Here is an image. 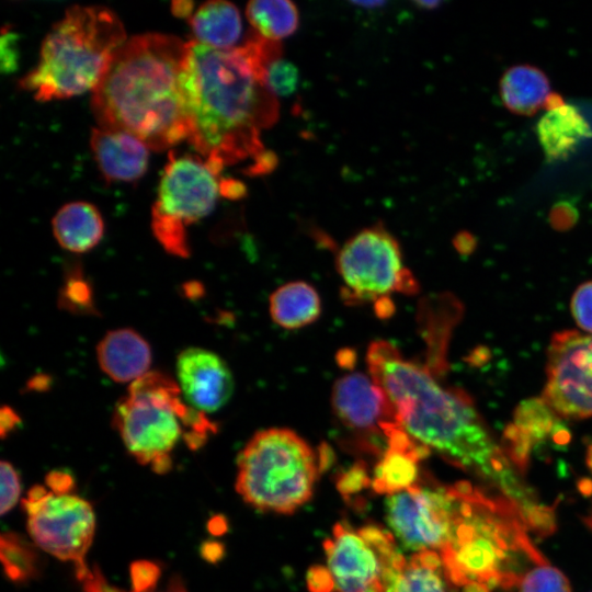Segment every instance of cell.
I'll list each match as a JSON object with an SVG mask.
<instances>
[{"label": "cell", "instance_id": "obj_26", "mask_svg": "<svg viewBox=\"0 0 592 592\" xmlns=\"http://www.w3.org/2000/svg\"><path fill=\"white\" fill-rule=\"evenodd\" d=\"M1 561L7 576L15 582L35 578L41 570V559L34 546L13 533L1 536Z\"/></svg>", "mask_w": 592, "mask_h": 592}, {"label": "cell", "instance_id": "obj_18", "mask_svg": "<svg viewBox=\"0 0 592 592\" xmlns=\"http://www.w3.org/2000/svg\"><path fill=\"white\" fill-rule=\"evenodd\" d=\"M96 358L102 372L111 379L133 383L150 372L152 355L141 334L130 328H118L100 340Z\"/></svg>", "mask_w": 592, "mask_h": 592}, {"label": "cell", "instance_id": "obj_5", "mask_svg": "<svg viewBox=\"0 0 592 592\" xmlns=\"http://www.w3.org/2000/svg\"><path fill=\"white\" fill-rule=\"evenodd\" d=\"M126 39L123 23L111 9L71 5L46 34L38 62L20 87L42 102L93 91Z\"/></svg>", "mask_w": 592, "mask_h": 592}, {"label": "cell", "instance_id": "obj_28", "mask_svg": "<svg viewBox=\"0 0 592 592\" xmlns=\"http://www.w3.org/2000/svg\"><path fill=\"white\" fill-rule=\"evenodd\" d=\"M517 585L519 592H571L567 577L546 561L524 572Z\"/></svg>", "mask_w": 592, "mask_h": 592}, {"label": "cell", "instance_id": "obj_12", "mask_svg": "<svg viewBox=\"0 0 592 592\" xmlns=\"http://www.w3.org/2000/svg\"><path fill=\"white\" fill-rule=\"evenodd\" d=\"M462 483L426 487L414 483L390 494L386 520L400 544L415 553L436 551L448 544L459 515Z\"/></svg>", "mask_w": 592, "mask_h": 592}, {"label": "cell", "instance_id": "obj_35", "mask_svg": "<svg viewBox=\"0 0 592 592\" xmlns=\"http://www.w3.org/2000/svg\"><path fill=\"white\" fill-rule=\"evenodd\" d=\"M307 587L309 592H333L335 590L330 571L321 566L308 570Z\"/></svg>", "mask_w": 592, "mask_h": 592}, {"label": "cell", "instance_id": "obj_11", "mask_svg": "<svg viewBox=\"0 0 592 592\" xmlns=\"http://www.w3.org/2000/svg\"><path fill=\"white\" fill-rule=\"evenodd\" d=\"M27 531L46 553L72 561L81 581L91 571L84 556L94 535V513L89 502L67 493L56 494L42 486L33 487L22 501Z\"/></svg>", "mask_w": 592, "mask_h": 592}, {"label": "cell", "instance_id": "obj_46", "mask_svg": "<svg viewBox=\"0 0 592 592\" xmlns=\"http://www.w3.org/2000/svg\"><path fill=\"white\" fill-rule=\"evenodd\" d=\"M415 3L423 9H433L440 4L437 1H418Z\"/></svg>", "mask_w": 592, "mask_h": 592}, {"label": "cell", "instance_id": "obj_24", "mask_svg": "<svg viewBox=\"0 0 592 592\" xmlns=\"http://www.w3.org/2000/svg\"><path fill=\"white\" fill-rule=\"evenodd\" d=\"M246 14L254 32L272 42L295 33L299 22L297 7L287 0L250 1Z\"/></svg>", "mask_w": 592, "mask_h": 592}, {"label": "cell", "instance_id": "obj_48", "mask_svg": "<svg viewBox=\"0 0 592 592\" xmlns=\"http://www.w3.org/2000/svg\"><path fill=\"white\" fill-rule=\"evenodd\" d=\"M173 592H185L182 587H180L175 581L174 585L172 587Z\"/></svg>", "mask_w": 592, "mask_h": 592}, {"label": "cell", "instance_id": "obj_16", "mask_svg": "<svg viewBox=\"0 0 592 592\" xmlns=\"http://www.w3.org/2000/svg\"><path fill=\"white\" fill-rule=\"evenodd\" d=\"M90 146L96 164L107 182H133L147 170L148 147L122 130L92 128Z\"/></svg>", "mask_w": 592, "mask_h": 592}, {"label": "cell", "instance_id": "obj_45", "mask_svg": "<svg viewBox=\"0 0 592 592\" xmlns=\"http://www.w3.org/2000/svg\"><path fill=\"white\" fill-rule=\"evenodd\" d=\"M355 4L360 5V7H365V8H368L371 9L372 7H379V5H383L384 2L382 1H358V2H355Z\"/></svg>", "mask_w": 592, "mask_h": 592}, {"label": "cell", "instance_id": "obj_25", "mask_svg": "<svg viewBox=\"0 0 592 592\" xmlns=\"http://www.w3.org/2000/svg\"><path fill=\"white\" fill-rule=\"evenodd\" d=\"M441 567L442 559L436 551L415 553L397 571L389 592H447Z\"/></svg>", "mask_w": 592, "mask_h": 592}, {"label": "cell", "instance_id": "obj_10", "mask_svg": "<svg viewBox=\"0 0 592 592\" xmlns=\"http://www.w3.org/2000/svg\"><path fill=\"white\" fill-rule=\"evenodd\" d=\"M323 547L338 592H389L406 561L394 536L375 525L354 530L340 522Z\"/></svg>", "mask_w": 592, "mask_h": 592}, {"label": "cell", "instance_id": "obj_15", "mask_svg": "<svg viewBox=\"0 0 592 592\" xmlns=\"http://www.w3.org/2000/svg\"><path fill=\"white\" fill-rule=\"evenodd\" d=\"M331 405L339 421L361 434L384 435V428L396 423L391 405L369 374L350 373L332 388Z\"/></svg>", "mask_w": 592, "mask_h": 592}, {"label": "cell", "instance_id": "obj_31", "mask_svg": "<svg viewBox=\"0 0 592 592\" xmlns=\"http://www.w3.org/2000/svg\"><path fill=\"white\" fill-rule=\"evenodd\" d=\"M160 576L159 567L151 561H135L130 566L132 592H150Z\"/></svg>", "mask_w": 592, "mask_h": 592}, {"label": "cell", "instance_id": "obj_47", "mask_svg": "<svg viewBox=\"0 0 592 592\" xmlns=\"http://www.w3.org/2000/svg\"><path fill=\"white\" fill-rule=\"evenodd\" d=\"M587 460H588V466L590 468V470L592 471V443L588 449V457H587Z\"/></svg>", "mask_w": 592, "mask_h": 592}, {"label": "cell", "instance_id": "obj_37", "mask_svg": "<svg viewBox=\"0 0 592 592\" xmlns=\"http://www.w3.org/2000/svg\"><path fill=\"white\" fill-rule=\"evenodd\" d=\"M46 482L56 494H67L73 487L72 477L64 471L55 470L47 475Z\"/></svg>", "mask_w": 592, "mask_h": 592}, {"label": "cell", "instance_id": "obj_8", "mask_svg": "<svg viewBox=\"0 0 592 592\" xmlns=\"http://www.w3.org/2000/svg\"><path fill=\"white\" fill-rule=\"evenodd\" d=\"M220 172L200 156L169 152L151 212L152 232L168 253L190 255L186 227L214 209L221 195Z\"/></svg>", "mask_w": 592, "mask_h": 592}, {"label": "cell", "instance_id": "obj_20", "mask_svg": "<svg viewBox=\"0 0 592 592\" xmlns=\"http://www.w3.org/2000/svg\"><path fill=\"white\" fill-rule=\"evenodd\" d=\"M52 227L59 246L73 253L93 249L104 231L100 212L87 202L65 204L53 217Z\"/></svg>", "mask_w": 592, "mask_h": 592}, {"label": "cell", "instance_id": "obj_41", "mask_svg": "<svg viewBox=\"0 0 592 592\" xmlns=\"http://www.w3.org/2000/svg\"><path fill=\"white\" fill-rule=\"evenodd\" d=\"M201 551L207 561L215 562L224 555V547L216 542H206L203 544Z\"/></svg>", "mask_w": 592, "mask_h": 592}, {"label": "cell", "instance_id": "obj_13", "mask_svg": "<svg viewBox=\"0 0 592 592\" xmlns=\"http://www.w3.org/2000/svg\"><path fill=\"white\" fill-rule=\"evenodd\" d=\"M543 400L568 419L592 417V334L563 330L551 337Z\"/></svg>", "mask_w": 592, "mask_h": 592}, {"label": "cell", "instance_id": "obj_40", "mask_svg": "<svg viewBox=\"0 0 592 592\" xmlns=\"http://www.w3.org/2000/svg\"><path fill=\"white\" fill-rule=\"evenodd\" d=\"M220 192L225 197L238 200L246 194V186L235 179H221Z\"/></svg>", "mask_w": 592, "mask_h": 592}, {"label": "cell", "instance_id": "obj_42", "mask_svg": "<svg viewBox=\"0 0 592 592\" xmlns=\"http://www.w3.org/2000/svg\"><path fill=\"white\" fill-rule=\"evenodd\" d=\"M194 2L189 0L173 1L171 4L172 13L178 18H191Z\"/></svg>", "mask_w": 592, "mask_h": 592}, {"label": "cell", "instance_id": "obj_23", "mask_svg": "<svg viewBox=\"0 0 592 592\" xmlns=\"http://www.w3.org/2000/svg\"><path fill=\"white\" fill-rule=\"evenodd\" d=\"M272 320L284 329H300L315 322L321 314L320 297L310 284L289 282L273 292L270 297Z\"/></svg>", "mask_w": 592, "mask_h": 592}, {"label": "cell", "instance_id": "obj_29", "mask_svg": "<svg viewBox=\"0 0 592 592\" xmlns=\"http://www.w3.org/2000/svg\"><path fill=\"white\" fill-rule=\"evenodd\" d=\"M264 82L274 95H289L297 88L298 69L281 57L272 59L265 67Z\"/></svg>", "mask_w": 592, "mask_h": 592}, {"label": "cell", "instance_id": "obj_4", "mask_svg": "<svg viewBox=\"0 0 592 592\" xmlns=\"http://www.w3.org/2000/svg\"><path fill=\"white\" fill-rule=\"evenodd\" d=\"M522 511L509 499H492L463 483L460 511L448 544L439 554L448 580L456 587L517 584L515 556L537 562L544 558L528 540Z\"/></svg>", "mask_w": 592, "mask_h": 592}, {"label": "cell", "instance_id": "obj_32", "mask_svg": "<svg viewBox=\"0 0 592 592\" xmlns=\"http://www.w3.org/2000/svg\"><path fill=\"white\" fill-rule=\"evenodd\" d=\"M1 514L9 512L20 496V479L13 466L1 462Z\"/></svg>", "mask_w": 592, "mask_h": 592}, {"label": "cell", "instance_id": "obj_19", "mask_svg": "<svg viewBox=\"0 0 592 592\" xmlns=\"http://www.w3.org/2000/svg\"><path fill=\"white\" fill-rule=\"evenodd\" d=\"M537 136L549 160L567 158L580 144L592 137V129L580 111L560 103L547 109L537 124Z\"/></svg>", "mask_w": 592, "mask_h": 592}, {"label": "cell", "instance_id": "obj_39", "mask_svg": "<svg viewBox=\"0 0 592 592\" xmlns=\"http://www.w3.org/2000/svg\"><path fill=\"white\" fill-rule=\"evenodd\" d=\"M20 421V417L11 407L3 406L0 411V431L2 437L14 430Z\"/></svg>", "mask_w": 592, "mask_h": 592}, {"label": "cell", "instance_id": "obj_7", "mask_svg": "<svg viewBox=\"0 0 592 592\" xmlns=\"http://www.w3.org/2000/svg\"><path fill=\"white\" fill-rule=\"evenodd\" d=\"M321 469L320 454L297 433L266 429L240 453L236 487L255 509L288 514L310 499Z\"/></svg>", "mask_w": 592, "mask_h": 592}, {"label": "cell", "instance_id": "obj_30", "mask_svg": "<svg viewBox=\"0 0 592 592\" xmlns=\"http://www.w3.org/2000/svg\"><path fill=\"white\" fill-rule=\"evenodd\" d=\"M571 314L577 325L592 334V281L581 284L572 295Z\"/></svg>", "mask_w": 592, "mask_h": 592}, {"label": "cell", "instance_id": "obj_6", "mask_svg": "<svg viewBox=\"0 0 592 592\" xmlns=\"http://www.w3.org/2000/svg\"><path fill=\"white\" fill-rule=\"evenodd\" d=\"M113 422L127 451L158 474L170 469V453L180 437L195 449L216 431L205 413L186 403L177 380L156 371L130 384L115 406Z\"/></svg>", "mask_w": 592, "mask_h": 592}, {"label": "cell", "instance_id": "obj_2", "mask_svg": "<svg viewBox=\"0 0 592 592\" xmlns=\"http://www.w3.org/2000/svg\"><path fill=\"white\" fill-rule=\"evenodd\" d=\"M277 57L280 43L255 32L242 46L229 49L187 42L183 75L191 122L187 140L201 157L224 169L264 151L260 129L278 116L264 71Z\"/></svg>", "mask_w": 592, "mask_h": 592}, {"label": "cell", "instance_id": "obj_17", "mask_svg": "<svg viewBox=\"0 0 592 592\" xmlns=\"http://www.w3.org/2000/svg\"><path fill=\"white\" fill-rule=\"evenodd\" d=\"M386 449L377 463L372 487L388 496L403 491L415 483L420 460L430 451L408 436L396 423L385 426Z\"/></svg>", "mask_w": 592, "mask_h": 592}, {"label": "cell", "instance_id": "obj_44", "mask_svg": "<svg viewBox=\"0 0 592 592\" xmlns=\"http://www.w3.org/2000/svg\"><path fill=\"white\" fill-rule=\"evenodd\" d=\"M462 592H491V590L482 584H468L462 588Z\"/></svg>", "mask_w": 592, "mask_h": 592}, {"label": "cell", "instance_id": "obj_1", "mask_svg": "<svg viewBox=\"0 0 592 592\" xmlns=\"http://www.w3.org/2000/svg\"><path fill=\"white\" fill-rule=\"evenodd\" d=\"M366 361L368 374L386 394L397 425L408 436L500 489L524 515L537 511L509 455L464 395L444 387L388 341L373 342Z\"/></svg>", "mask_w": 592, "mask_h": 592}, {"label": "cell", "instance_id": "obj_22", "mask_svg": "<svg viewBox=\"0 0 592 592\" xmlns=\"http://www.w3.org/2000/svg\"><path fill=\"white\" fill-rule=\"evenodd\" d=\"M500 94L511 112L532 115L546 105L550 96V86L540 69L531 65H517L502 76Z\"/></svg>", "mask_w": 592, "mask_h": 592}, {"label": "cell", "instance_id": "obj_21", "mask_svg": "<svg viewBox=\"0 0 592 592\" xmlns=\"http://www.w3.org/2000/svg\"><path fill=\"white\" fill-rule=\"evenodd\" d=\"M194 41L216 49H229L241 34L238 8L223 0L203 3L189 19Z\"/></svg>", "mask_w": 592, "mask_h": 592}, {"label": "cell", "instance_id": "obj_3", "mask_svg": "<svg viewBox=\"0 0 592 592\" xmlns=\"http://www.w3.org/2000/svg\"><path fill=\"white\" fill-rule=\"evenodd\" d=\"M186 58L187 42L174 35L145 33L126 39L92 91L99 127L126 132L152 150L189 139Z\"/></svg>", "mask_w": 592, "mask_h": 592}, {"label": "cell", "instance_id": "obj_14", "mask_svg": "<svg viewBox=\"0 0 592 592\" xmlns=\"http://www.w3.org/2000/svg\"><path fill=\"white\" fill-rule=\"evenodd\" d=\"M177 383L189 406L209 413L231 398L235 380L227 363L215 352L192 346L177 357Z\"/></svg>", "mask_w": 592, "mask_h": 592}, {"label": "cell", "instance_id": "obj_33", "mask_svg": "<svg viewBox=\"0 0 592 592\" xmlns=\"http://www.w3.org/2000/svg\"><path fill=\"white\" fill-rule=\"evenodd\" d=\"M369 483H372V479L367 474L366 467L360 463L341 474L338 479V489L348 499L368 487Z\"/></svg>", "mask_w": 592, "mask_h": 592}, {"label": "cell", "instance_id": "obj_27", "mask_svg": "<svg viewBox=\"0 0 592 592\" xmlns=\"http://www.w3.org/2000/svg\"><path fill=\"white\" fill-rule=\"evenodd\" d=\"M59 305L73 314H96L90 284L78 270L68 274L60 289Z\"/></svg>", "mask_w": 592, "mask_h": 592}, {"label": "cell", "instance_id": "obj_34", "mask_svg": "<svg viewBox=\"0 0 592 592\" xmlns=\"http://www.w3.org/2000/svg\"><path fill=\"white\" fill-rule=\"evenodd\" d=\"M18 36L4 25L0 39V67L2 72H12L18 66Z\"/></svg>", "mask_w": 592, "mask_h": 592}, {"label": "cell", "instance_id": "obj_38", "mask_svg": "<svg viewBox=\"0 0 592 592\" xmlns=\"http://www.w3.org/2000/svg\"><path fill=\"white\" fill-rule=\"evenodd\" d=\"M276 157L273 152L263 151L255 158L254 164H252L247 172L251 175L269 173L276 166Z\"/></svg>", "mask_w": 592, "mask_h": 592}, {"label": "cell", "instance_id": "obj_43", "mask_svg": "<svg viewBox=\"0 0 592 592\" xmlns=\"http://www.w3.org/2000/svg\"><path fill=\"white\" fill-rule=\"evenodd\" d=\"M226 528V522L223 517L217 516L209 522V531L214 534H221Z\"/></svg>", "mask_w": 592, "mask_h": 592}, {"label": "cell", "instance_id": "obj_36", "mask_svg": "<svg viewBox=\"0 0 592 592\" xmlns=\"http://www.w3.org/2000/svg\"><path fill=\"white\" fill-rule=\"evenodd\" d=\"M82 582V592H123L118 588L110 584L98 567H94Z\"/></svg>", "mask_w": 592, "mask_h": 592}, {"label": "cell", "instance_id": "obj_9", "mask_svg": "<svg viewBox=\"0 0 592 592\" xmlns=\"http://www.w3.org/2000/svg\"><path fill=\"white\" fill-rule=\"evenodd\" d=\"M335 265L344 298L351 303L386 301L390 294L418 291L398 241L379 225L362 229L345 241Z\"/></svg>", "mask_w": 592, "mask_h": 592}]
</instances>
